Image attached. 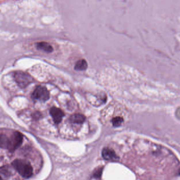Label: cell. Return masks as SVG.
<instances>
[{
  "label": "cell",
  "mask_w": 180,
  "mask_h": 180,
  "mask_svg": "<svg viewBox=\"0 0 180 180\" xmlns=\"http://www.w3.org/2000/svg\"><path fill=\"white\" fill-rule=\"evenodd\" d=\"M32 97L33 99L45 102L49 99L50 93L46 87L39 85L34 90Z\"/></svg>",
  "instance_id": "obj_3"
},
{
  "label": "cell",
  "mask_w": 180,
  "mask_h": 180,
  "mask_svg": "<svg viewBox=\"0 0 180 180\" xmlns=\"http://www.w3.org/2000/svg\"><path fill=\"white\" fill-rule=\"evenodd\" d=\"M37 48L38 50L43 51L47 53H51L53 51V47L46 42H41L37 44Z\"/></svg>",
  "instance_id": "obj_9"
},
{
  "label": "cell",
  "mask_w": 180,
  "mask_h": 180,
  "mask_svg": "<svg viewBox=\"0 0 180 180\" xmlns=\"http://www.w3.org/2000/svg\"><path fill=\"white\" fill-rule=\"evenodd\" d=\"M23 140L22 134L19 132H15L12 134L9 139V150L11 152H14L21 145Z\"/></svg>",
  "instance_id": "obj_4"
},
{
  "label": "cell",
  "mask_w": 180,
  "mask_h": 180,
  "mask_svg": "<svg viewBox=\"0 0 180 180\" xmlns=\"http://www.w3.org/2000/svg\"><path fill=\"white\" fill-rule=\"evenodd\" d=\"M103 168H97L95 172L93 173V177L95 179H99L101 177V175L102 174Z\"/></svg>",
  "instance_id": "obj_13"
},
{
  "label": "cell",
  "mask_w": 180,
  "mask_h": 180,
  "mask_svg": "<svg viewBox=\"0 0 180 180\" xmlns=\"http://www.w3.org/2000/svg\"><path fill=\"white\" fill-rule=\"evenodd\" d=\"M13 167L22 177L28 179L33 175V168L31 163L23 159H16L13 161Z\"/></svg>",
  "instance_id": "obj_1"
},
{
  "label": "cell",
  "mask_w": 180,
  "mask_h": 180,
  "mask_svg": "<svg viewBox=\"0 0 180 180\" xmlns=\"http://www.w3.org/2000/svg\"><path fill=\"white\" fill-rule=\"evenodd\" d=\"M9 145V138L4 134H0V148L8 150Z\"/></svg>",
  "instance_id": "obj_10"
},
{
  "label": "cell",
  "mask_w": 180,
  "mask_h": 180,
  "mask_svg": "<svg viewBox=\"0 0 180 180\" xmlns=\"http://www.w3.org/2000/svg\"><path fill=\"white\" fill-rule=\"evenodd\" d=\"M50 113L55 124H59L64 116V113L63 111L56 107H52L51 108Z\"/></svg>",
  "instance_id": "obj_6"
},
{
  "label": "cell",
  "mask_w": 180,
  "mask_h": 180,
  "mask_svg": "<svg viewBox=\"0 0 180 180\" xmlns=\"http://www.w3.org/2000/svg\"><path fill=\"white\" fill-rule=\"evenodd\" d=\"M123 118L120 116H116L112 119V123L114 127H118L123 123Z\"/></svg>",
  "instance_id": "obj_12"
},
{
  "label": "cell",
  "mask_w": 180,
  "mask_h": 180,
  "mask_svg": "<svg viewBox=\"0 0 180 180\" xmlns=\"http://www.w3.org/2000/svg\"><path fill=\"white\" fill-rule=\"evenodd\" d=\"M102 156L104 159L110 161H118L120 158L113 150L108 148L103 149Z\"/></svg>",
  "instance_id": "obj_5"
},
{
  "label": "cell",
  "mask_w": 180,
  "mask_h": 180,
  "mask_svg": "<svg viewBox=\"0 0 180 180\" xmlns=\"http://www.w3.org/2000/svg\"><path fill=\"white\" fill-rule=\"evenodd\" d=\"M13 168L9 165L0 167V180H8L9 178L14 174Z\"/></svg>",
  "instance_id": "obj_7"
},
{
  "label": "cell",
  "mask_w": 180,
  "mask_h": 180,
  "mask_svg": "<svg viewBox=\"0 0 180 180\" xmlns=\"http://www.w3.org/2000/svg\"><path fill=\"white\" fill-rule=\"evenodd\" d=\"M85 117L81 114H74L70 118V121L73 124H82L85 121Z\"/></svg>",
  "instance_id": "obj_8"
},
{
  "label": "cell",
  "mask_w": 180,
  "mask_h": 180,
  "mask_svg": "<svg viewBox=\"0 0 180 180\" xmlns=\"http://www.w3.org/2000/svg\"><path fill=\"white\" fill-rule=\"evenodd\" d=\"M87 68V63L85 60H78L76 63L74 68L76 71H85Z\"/></svg>",
  "instance_id": "obj_11"
},
{
  "label": "cell",
  "mask_w": 180,
  "mask_h": 180,
  "mask_svg": "<svg viewBox=\"0 0 180 180\" xmlns=\"http://www.w3.org/2000/svg\"><path fill=\"white\" fill-rule=\"evenodd\" d=\"M14 77L16 83L21 88L26 87L33 81L30 75L22 71L16 72Z\"/></svg>",
  "instance_id": "obj_2"
}]
</instances>
